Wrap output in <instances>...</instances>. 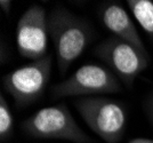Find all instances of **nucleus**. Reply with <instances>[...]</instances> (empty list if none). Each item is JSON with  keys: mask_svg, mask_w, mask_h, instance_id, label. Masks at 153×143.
Wrapping results in <instances>:
<instances>
[{"mask_svg": "<svg viewBox=\"0 0 153 143\" xmlns=\"http://www.w3.org/2000/svg\"><path fill=\"white\" fill-rule=\"evenodd\" d=\"M48 34L55 47L59 73L65 74L93 38V29L86 20L62 6L47 16Z\"/></svg>", "mask_w": 153, "mask_h": 143, "instance_id": "1", "label": "nucleus"}, {"mask_svg": "<svg viewBox=\"0 0 153 143\" xmlns=\"http://www.w3.org/2000/svg\"><path fill=\"white\" fill-rule=\"evenodd\" d=\"M74 107L83 121L106 143H118L127 126V112L123 105L106 98H81Z\"/></svg>", "mask_w": 153, "mask_h": 143, "instance_id": "2", "label": "nucleus"}, {"mask_svg": "<svg viewBox=\"0 0 153 143\" xmlns=\"http://www.w3.org/2000/svg\"><path fill=\"white\" fill-rule=\"evenodd\" d=\"M25 134L38 139H57L74 143H93L94 140L76 124L65 104L42 108L22 124Z\"/></svg>", "mask_w": 153, "mask_h": 143, "instance_id": "3", "label": "nucleus"}, {"mask_svg": "<svg viewBox=\"0 0 153 143\" xmlns=\"http://www.w3.org/2000/svg\"><path fill=\"white\" fill-rule=\"evenodd\" d=\"M121 91L119 79L108 68L98 64H85L70 77L51 87L53 98H69L111 94Z\"/></svg>", "mask_w": 153, "mask_h": 143, "instance_id": "4", "label": "nucleus"}, {"mask_svg": "<svg viewBox=\"0 0 153 143\" xmlns=\"http://www.w3.org/2000/svg\"><path fill=\"white\" fill-rule=\"evenodd\" d=\"M51 56L47 54L7 73L2 79L4 87L19 107H27L44 94L51 78Z\"/></svg>", "mask_w": 153, "mask_h": 143, "instance_id": "5", "label": "nucleus"}, {"mask_svg": "<svg viewBox=\"0 0 153 143\" xmlns=\"http://www.w3.org/2000/svg\"><path fill=\"white\" fill-rule=\"evenodd\" d=\"M95 55L123 84L131 87L136 77L149 64V55L114 36L96 46Z\"/></svg>", "mask_w": 153, "mask_h": 143, "instance_id": "6", "label": "nucleus"}, {"mask_svg": "<svg viewBox=\"0 0 153 143\" xmlns=\"http://www.w3.org/2000/svg\"><path fill=\"white\" fill-rule=\"evenodd\" d=\"M48 36L45 9L32 5L23 13L16 26V45L21 56L32 61L46 56Z\"/></svg>", "mask_w": 153, "mask_h": 143, "instance_id": "7", "label": "nucleus"}, {"mask_svg": "<svg viewBox=\"0 0 153 143\" xmlns=\"http://www.w3.org/2000/svg\"><path fill=\"white\" fill-rule=\"evenodd\" d=\"M101 20L104 26L113 36L133 45L144 54H147L133 20L119 2H106L101 8Z\"/></svg>", "mask_w": 153, "mask_h": 143, "instance_id": "8", "label": "nucleus"}, {"mask_svg": "<svg viewBox=\"0 0 153 143\" xmlns=\"http://www.w3.org/2000/svg\"><path fill=\"white\" fill-rule=\"evenodd\" d=\"M127 5L135 20L153 41V1L127 0Z\"/></svg>", "mask_w": 153, "mask_h": 143, "instance_id": "9", "label": "nucleus"}, {"mask_svg": "<svg viewBox=\"0 0 153 143\" xmlns=\"http://www.w3.org/2000/svg\"><path fill=\"white\" fill-rule=\"evenodd\" d=\"M14 127V118L5 96L0 95V139L5 141L12 135Z\"/></svg>", "mask_w": 153, "mask_h": 143, "instance_id": "10", "label": "nucleus"}, {"mask_svg": "<svg viewBox=\"0 0 153 143\" xmlns=\"http://www.w3.org/2000/svg\"><path fill=\"white\" fill-rule=\"evenodd\" d=\"M145 112H146V116L149 118V120L151 121L153 126V95L149 98V100L145 103Z\"/></svg>", "mask_w": 153, "mask_h": 143, "instance_id": "11", "label": "nucleus"}, {"mask_svg": "<svg viewBox=\"0 0 153 143\" xmlns=\"http://www.w3.org/2000/svg\"><path fill=\"white\" fill-rule=\"evenodd\" d=\"M12 6H13V2L10 0H1L0 1V7H1V9L4 10L5 14H9Z\"/></svg>", "mask_w": 153, "mask_h": 143, "instance_id": "12", "label": "nucleus"}, {"mask_svg": "<svg viewBox=\"0 0 153 143\" xmlns=\"http://www.w3.org/2000/svg\"><path fill=\"white\" fill-rule=\"evenodd\" d=\"M128 143H153L152 139H145V137H137V139H133Z\"/></svg>", "mask_w": 153, "mask_h": 143, "instance_id": "13", "label": "nucleus"}]
</instances>
